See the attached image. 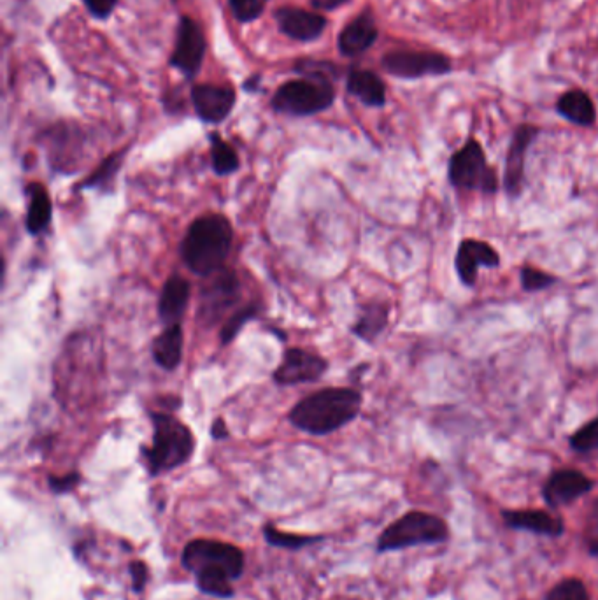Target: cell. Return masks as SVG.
<instances>
[{
  "mask_svg": "<svg viewBox=\"0 0 598 600\" xmlns=\"http://www.w3.org/2000/svg\"><path fill=\"white\" fill-rule=\"evenodd\" d=\"M181 564L195 576L200 592L218 599H230L235 595L232 583L243 578L246 558L235 544L195 539L186 544Z\"/></svg>",
  "mask_w": 598,
  "mask_h": 600,
  "instance_id": "cell-1",
  "label": "cell"
},
{
  "mask_svg": "<svg viewBox=\"0 0 598 600\" xmlns=\"http://www.w3.org/2000/svg\"><path fill=\"white\" fill-rule=\"evenodd\" d=\"M362 393L353 388H323L293 406L288 420L311 436H328L353 422L362 409Z\"/></svg>",
  "mask_w": 598,
  "mask_h": 600,
  "instance_id": "cell-2",
  "label": "cell"
},
{
  "mask_svg": "<svg viewBox=\"0 0 598 600\" xmlns=\"http://www.w3.org/2000/svg\"><path fill=\"white\" fill-rule=\"evenodd\" d=\"M234 244V229L227 216L209 213L193 220L181 241V260L197 276L209 278L225 267Z\"/></svg>",
  "mask_w": 598,
  "mask_h": 600,
  "instance_id": "cell-3",
  "label": "cell"
},
{
  "mask_svg": "<svg viewBox=\"0 0 598 600\" xmlns=\"http://www.w3.org/2000/svg\"><path fill=\"white\" fill-rule=\"evenodd\" d=\"M153 422V443L144 446V465L151 476H160L185 465L195 453V437L188 425L171 411L150 413Z\"/></svg>",
  "mask_w": 598,
  "mask_h": 600,
  "instance_id": "cell-4",
  "label": "cell"
},
{
  "mask_svg": "<svg viewBox=\"0 0 598 600\" xmlns=\"http://www.w3.org/2000/svg\"><path fill=\"white\" fill-rule=\"evenodd\" d=\"M449 529L439 516L421 511H411L386 527L378 539V551L406 550L420 544H437L446 541Z\"/></svg>",
  "mask_w": 598,
  "mask_h": 600,
  "instance_id": "cell-5",
  "label": "cell"
},
{
  "mask_svg": "<svg viewBox=\"0 0 598 600\" xmlns=\"http://www.w3.org/2000/svg\"><path fill=\"white\" fill-rule=\"evenodd\" d=\"M335 90L330 79H293L278 88L272 97V108L290 116L318 115L334 104Z\"/></svg>",
  "mask_w": 598,
  "mask_h": 600,
  "instance_id": "cell-6",
  "label": "cell"
},
{
  "mask_svg": "<svg viewBox=\"0 0 598 600\" xmlns=\"http://www.w3.org/2000/svg\"><path fill=\"white\" fill-rule=\"evenodd\" d=\"M449 181L455 188L470 192L495 193L499 179L486 160L483 146L469 139L449 160Z\"/></svg>",
  "mask_w": 598,
  "mask_h": 600,
  "instance_id": "cell-7",
  "label": "cell"
},
{
  "mask_svg": "<svg viewBox=\"0 0 598 600\" xmlns=\"http://www.w3.org/2000/svg\"><path fill=\"white\" fill-rule=\"evenodd\" d=\"M211 281L200 292L199 315L197 322L202 327H213L225 316L228 309L234 308L241 299V283L234 271L221 269L209 276Z\"/></svg>",
  "mask_w": 598,
  "mask_h": 600,
  "instance_id": "cell-8",
  "label": "cell"
},
{
  "mask_svg": "<svg viewBox=\"0 0 598 600\" xmlns=\"http://www.w3.org/2000/svg\"><path fill=\"white\" fill-rule=\"evenodd\" d=\"M383 67L395 78L416 79L451 72V60L432 51H393L383 58Z\"/></svg>",
  "mask_w": 598,
  "mask_h": 600,
  "instance_id": "cell-9",
  "label": "cell"
},
{
  "mask_svg": "<svg viewBox=\"0 0 598 600\" xmlns=\"http://www.w3.org/2000/svg\"><path fill=\"white\" fill-rule=\"evenodd\" d=\"M327 371V358L302 348H290L285 351L283 360L272 378L281 386L302 385L318 381Z\"/></svg>",
  "mask_w": 598,
  "mask_h": 600,
  "instance_id": "cell-10",
  "label": "cell"
},
{
  "mask_svg": "<svg viewBox=\"0 0 598 600\" xmlns=\"http://www.w3.org/2000/svg\"><path fill=\"white\" fill-rule=\"evenodd\" d=\"M206 48V37L200 29L199 23L193 22L192 18H186V16L181 18L176 46L172 51V67L183 72L186 78H193L200 71V65L206 55Z\"/></svg>",
  "mask_w": 598,
  "mask_h": 600,
  "instance_id": "cell-11",
  "label": "cell"
},
{
  "mask_svg": "<svg viewBox=\"0 0 598 600\" xmlns=\"http://www.w3.org/2000/svg\"><path fill=\"white\" fill-rule=\"evenodd\" d=\"M537 136H539V129L534 125H520L514 130L511 146L507 151L506 172H504V186L509 197H518L523 192L527 153Z\"/></svg>",
  "mask_w": 598,
  "mask_h": 600,
  "instance_id": "cell-12",
  "label": "cell"
},
{
  "mask_svg": "<svg viewBox=\"0 0 598 600\" xmlns=\"http://www.w3.org/2000/svg\"><path fill=\"white\" fill-rule=\"evenodd\" d=\"M500 265V255L492 244L479 239H463L456 251L455 267L463 285L474 286L481 267L495 269Z\"/></svg>",
  "mask_w": 598,
  "mask_h": 600,
  "instance_id": "cell-13",
  "label": "cell"
},
{
  "mask_svg": "<svg viewBox=\"0 0 598 600\" xmlns=\"http://www.w3.org/2000/svg\"><path fill=\"white\" fill-rule=\"evenodd\" d=\"M195 113L206 123H221L227 120L235 106V92L230 86L195 85L192 88Z\"/></svg>",
  "mask_w": 598,
  "mask_h": 600,
  "instance_id": "cell-14",
  "label": "cell"
},
{
  "mask_svg": "<svg viewBox=\"0 0 598 600\" xmlns=\"http://www.w3.org/2000/svg\"><path fill=\"white\" fill-rule=\"evenodd\" d=\"M593 488V481L583 472L574 469H563L551 474L548 483L544 485V500L551 508L569 506Z\"/></svg>",
  "mask_w": 598,
  "mask_h": 600,
  "instance_id": "cell-15",
  "label": "cell"
},
{
  "mask_svg": "<svg viewBox=\"0 0 598 600\" xmlns=\"http://www.w3.org/2000/svg\"><path fill=\"white\" fill-rule=\"evenodd\" d=\"M279 30L295 41L309 43L323 34L327 27L325 16L309 13L306 9L281 8L276 11Z\"/></svg>",
  "mask_w": 598,
  "mask_h": 600,
  "instance_id": "cell-16",
  "label": "cell"
},
{
  "mask_svg": "<svg viewBox=\"0 0 598 600\" xmlns=\"http://www.w3.org/2000/svg\"><path fill=\"white\" fill-rule=\"evenodd\" d=\"M192 297L190 283L181 276H171L165 281L158 299V318L165 327L181 323Z\"/></svg>",
  "mask_w": 598,
  "mask_h": 600,
  "instance_id": "cell-17",
  "label": "cell"
},
{
  "mask_svg": "<svg viewBox=\"0 0 598 600\" xmlns=\"http://www.w3.org/2000/svg\"><path fill=\"white\" fill-rule=\"evenodd\" d=\"M378 39V27L371 13H362L342 29L339 51L344 57H358L371 48Z\"/></svg>",
  "mask_w": 598,
  "mask_h": 600,
  "instance_id": "cell-18",
  "label": "cell"
},
{
  "mask_svg": "<svg viewBox=\"0 0 598 600\" xmlns=\"http://www.w3.org/2000/svg\"><path fill=\"white\" fill-rule=\"evenodd\" d=\"M504 522L507 527L516 530H528L539 536H562L565 525L560 518L549 515L541 509H521V511H504Z\"/></svg>",
  "mask_w": 598,
  "mask_h": 600,
  "instance_id": "cell-19",
  "label": "cell"
},
{
  "mask_svg": "<svg viewBox=\"0 0 598 600\" xmlns=\"http://www.w3.org/2000/svg\"><path fill=\"white\" fill-rule=\"evenodd\" d=\"M183 343H185V334H183L181 323L165 327L155 337L153 346H151V355L158 367H162L165 371L178 369L183 360Z\"/></svg>",
  "mask_w": 598,
  "mask_h": 600,
  "instance_id": "cell-20",
  "label": "cell"
},
{
  "mask_svg": "<svg viewBox=\"0 0 598 600\" xmlns=\"http://www.w3.org/2000/svg\"><path fill=\"white\" fill-rule=\"evenodd\" d=\"M29 195V206H27V218H25V229L30 236H39L50 227L53 218V204L48 190L41 183H30L27 185Z\"/></svg>",
  "mask_w": 598,
  "mask_h": 600,
  "instance_id": "cell-21",
  "label": "cell"
},
{
  "mask_svg": "<svg viewBox=\"0 0 598 600\" xmlns=\"http://www.w3.org/2000/svg\"><path fill=\"white\" fill-rule=\"evenodd\" d=\"M390 320V308L383 302H369L362 306L360 315L351 327L353 336L362 339L365 343H374L383 332Z\"/></svg>",
  "mask_w": 598,
  "mask_h": 600,
  "instance_id": "cell-22",
  "label": "cell"
},
{
  "mask_svg": "<svg viewBox=\"0 0 598 600\" xmlns=\"http://www.w3.org/2000/svg\"><path fill=\"white\" fill-rule=\"evenodd\" d=\"M348 92L369 108H381L386 102V86L376 72L351 71Z\"/></svg>",
  "mask_w": 598,
  "mask_h": 600,
  "instance_id": "cell-23",
  "label": "cell"
},
{
  "mask_svg": "<svg viewBox=\"0 0 598 600\" xmlns=\"http://www.w3.org/2000/svg\"><path fill=\"white\" fill-rule=\"evenodd\" d=\"M558 113L569 120V122L581 125V127H591L597 120V109L588 93L583 90H570L563 93L558 104H556Z\"/></svg>",
  "mask_w": 598,
  "mask_h": 600,
  "instance_id": "cell-24",
  "label": "cell"
},
{
  "mask_svg": "<svg viewBox=\"0 0 598 600\" xmlns=\"http://www.w3.org/2000/svg\"><path fill=\"white\" fill-rule=\"evenodd\" d=\"M125 153H127V150L116 151V153H111L106 160H102V164L78 186V190H83V188L113 190L114 179L122 169Z\"/></svg>",
  "mask_w": 598,
  "mask_h": 600,
  "instance_id": "cell-25",
  "label": "cell"
},
{
  "mask_svg": "<svg viewBox=\"0 0 598 600\" xmlns=\"http://www.w3.org/2000/svg\"><path fill=\"white\" fill-rule=\"evenodd\" d=\"M211 162L218 176H228L239 169V157L234 148L221 139L220 134H211Z\"/></svg>",
  "mask_w": 598,
  "mask_h": 600,
  "instance_id": "cell-26",
  "label": "cell"
},
{
  "mask_svg": "<svg viewBox=\"0 0 598 600\" xmlns=\"http://www.w3.org/2000/svg\"><path fill=\"white\" fill-rule=\"evenodd\" d=\"M260 313V306L258 304H248L244 308L237 309L234 315L228 316L227 322L223 323L220 332V341L223 346L232 343L235 337L239 336V332L243 330L246 323L251 322L257 318Z\"/></svg>",
  "mask_w": 598,
  "mask_h": 600,
  "instance_id": "cell-27",
  "label": "cell"
},
{
  "mask_svg": "<svg viewBox=\"0 0 598 600\" xmlns=\"http://www.w3.org/2000/svg\"><path fill=\"white\" fill-rule=\"evenodd\" d=\"M264 536L267 543L276 546V548H285V550H302L309 544L320 543L321 537L295 536L288 534L283 530H278L274 525H265Z\"/></svg>",
  "mask_w": 598,
  "mask_h": 600,
  "instance_id": "cell-28",
  "label": "cell"
},
{
  "mask_svg": "<svg viewBox=\"0 0 598 600\" xmlns=\"http://www.w3.org/2000/svg\"><path fill=\"white\" fill-rule=\"evenodd\" d=\"M546 600H591L586 586L579 579H563L551 588Z\"/></svg>",
  "mask_w": 598,
  "mask_h": 600,
  "instance_id": "cell-29",
  "label": "cell"
},
{
  "mask_svg": "<svg viewBox=\"0 0 598 600\" xmlns=\"http://www.w3.org/2000/svg\"><path fill=\"white\" fill-rule=\"evenodd\" d=\"M569 441L572 450L579 451V453L598 450V418L577 430L576 434L570 436Z\"/></svg>",
  "mask_w": 598,
  "mask_h": 600,
  "instance_id": "cell-30",
  "label": "cell"
},
{
  "mask_svg": "<svg viewBox=\"0 0 598 600\" xmlns=\"http://www.w3.org/2000/svg\"><path fill=\"white\" fill-rule=\"evenodd\" d=\"M269 0H230V9L235 20L241 23H250L257 20L264 13Z\"/></svg>",
  "mask_w": 598,
  "mask_h": 600,
  "instance_id": "cell-31",
  "label": "cell"
},
{
  "mask_svg": "<svg viewBox=\"0 0 598 600\" xmlns=\"http://www.w3.org/2000/svg\"><path fill=\"white\" fill-rule=\"evenodd\" d=\"M521 286L525 292H541L555 285L556 278L548 272L539 271L534 267H523L520 272Z\"/></svg>",
  "mask_w": 598,
  "mask_h": 600,
  "instance_id": "cell-32",
  "label": "cell"
},
{
  "mask_svg": "<svg viewBox=\"0 0 598 600\" xmlns=\"http://www.w3.org/2000/svg\"><path fill=\"white\" fill-rule=\"evenodd\" d=\"M79 483H81L79 472H69L65 476H50L48 478V485H50L51 492L57 493V495L72 492Z\"/></svg>",
  "mask_w": 598,
  "mask_h": 600,
  "instance_id": "cell-33",
  "label": "cell"
},
{
  "mask_svg": "<svg viewBox=\"0 0 598 600\" xmlns=\"http://www.w3.org/2000/svg\"><path fill=\"white\" fill-rule=\"evenodd\" d=\"M130 578H132V586H134V592H143L144 586L150 579V571H148V565L137 560L129 565Z\"/></svg>",
  "mask_w": 598,
  "mask_h": 600,
  "instance_id": "cell-34",
  "label": "cell"
},
{
  "mask_svg": "<svg viewBox=\"0 0 598 600\" xmlns=\"http://www.w3.org/2000/svg\"><path fill=\"white\" fill-rule=\"evenodd\" d=\"M86 8L92 13L95 18L104 20L107 16L113 13V9L116 8V2L118 0H83Z\"/></svg>",
  "mask_w": 598,
  "mask_h": 600,
  "instance_id": "cell-35",
  "label": "cell"
},
{
  "mask_svg": "<svg viewBox=\"0 0 598 600\" xmlns=\"http://www.w3.org/2000/svg\"><path fill=\"white\" fill-rule=\"evenodd\" d=\"M588 546H590V553L593 557H598V502L595 509H593V515L590 518V525H588Z\"/></svg>",
  "mask_w": 598,
  "mask_h": 600,
  "instance_id": "cell-36",
  "label": "cell"
},
{
  "mask_svg": "<svg viewBox=\"0 0 598 600\" xmlns=\"http://www.w3.org/2000/svg\"><path fill=\"white\" fill-rule=\"evenodd\" d=\"M348 2L349 0H311L313 8L320 9V11H332V9L341 8Z\"/></svg>",
  "mask_w": 598,
  "mask_h": 600,
  "instance_id": "cell-37",
  "label": "cell"
},
{
  "mask_svg": "<svg viewBox=\"0 0 598 600\" xmlns=\"http://www.w3.org/2000/svg\"><path fill=\"white\" fill-rule=\"evenodd\" d=\"M211 436H213V439H216V441L227 439L228 429L225 420H221V418L214 420L213 427H211Z\"/></svg>",
  "mask_w": 598,
  "mask_h": 600,
  "instance_id": "cell-38",
  "label": "cell"
}]
</instances>
